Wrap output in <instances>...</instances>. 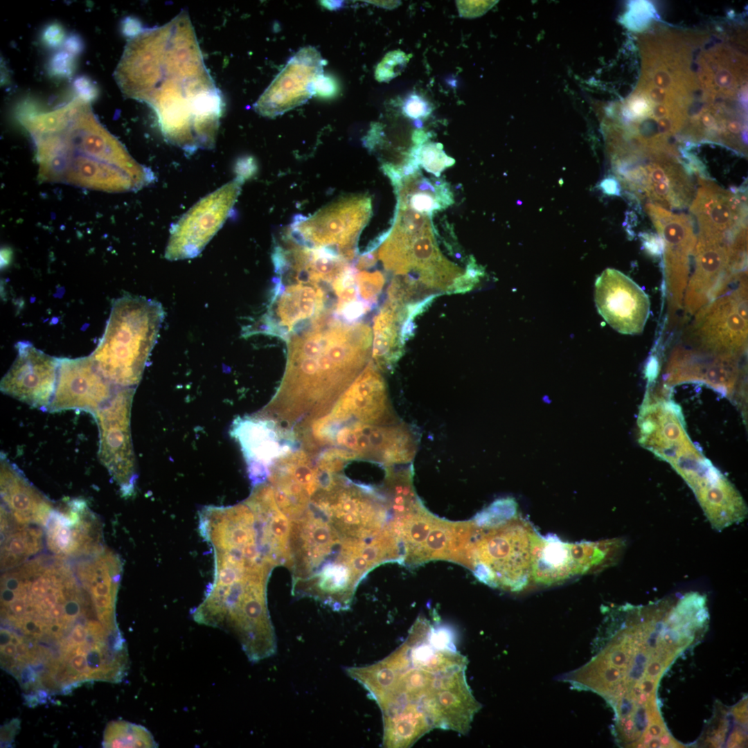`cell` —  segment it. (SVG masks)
Wrapping results in <instances>:
<instances>
[{
	"label": "cell",
	"instance_id": "9",
	"mask_svg": "<svg viewBox=\"0 0 748 748\" xmlns=\"http://www.w3.org/2000/svg\"><path fill=\"white\" fill-rule=\"evenodd\" d=\"M747 237L736 239L698 234L694 250L695 266L683 299L687 314L700 309L724 293L745 271Z\"/></svg>",
	"mask_w": 748,
	"mask_h": 748
},
{
	"label": "cell",
	"instance_id": "49",
	"mask_svg": "<svg viewBox=\"0 0 748 748\" xmlns=\"http://www.w3.org/2000/svg\"><path fill=\"white\" fill-rule=\"evenodd\" d=\"M25 700L30 707H35L39 703L37 695H26Z\"/></svg>",
	"mask_w": 748,
	"mask_h": 748
},
{
	"label": "cell",
	"instance_id": "10",
	"mask_svg": "<svg viewBox=\"0 0 748 748\" xmlns=\"http://www.w3.org/2000/svg\"><path fill=\"white\" fill-rule=\"evenodd\" d=\"M371 199L344 197L293 224L291 237L305 247L323 249L350 260L360 232L371 217Z\"/></svg>",
	"mask_w": 748,
	"mask_h": 748
},
{
	"label": "cell",
	"instance_id": "38",
	"mask_svg": "<svg viewBox=\"0 0 748 748\" xmlns=\"http://www.w3.org/2000/svg\"><path fill=\"white\" fill-rule=\"evenodd\" d=\"M645 248L650 253L659 255L663 253V243L660 237L654 233H641Z\"/></svg>",
	"mask_w": 748,
	"mask_h": 748
},
{
	"label": "cell",
	"instance_id": "3",
	"mask_svg": "<svg viewBox=\"0 0 748 748\" xmlns=\"http://www.w3.org/2000/svg\"><path fill=\"white\" fill-rule=\"evenodd\" d=\"M328 314L290 334L280 386L258 413L299 425L327 412L366 366L373 334L363 323Z\"/></svg>",
	"mask_w": 748,
	"mask_h": 748
},
{
	"label": "cell",
	"instance_id": "12",
	"mask_svg": "<svg viewBox=\"0 0 748 748\" xmlns=\"http://www.w3.org/2000/svg\"><path fill=\"white\" fill-rule=\"evenodd\" d=\"M232 181L207 195L190 208L172 226L165 251L170 260L197 256L229 217L241 186L249 175L243 170Z\"/></svg>",
	"mask_w": 748,
	"mask_h": 748
},
{
	"label": "cell",
	"instance_id": "34",
	"mask_svg": "<svg viewBox=\"0 0 748 748\" xmlns=\"http://www.w3.org/2000/svg\"><path fill=\"white\" fill-rule=\"evenodd\" d=\"M73 87L77 96L85 102L90 103L98 96L97 86L87 76L78 77L74 80Z\"/></svg>",
	"mask_w": 748,
	"mask_h": 748
},
{
	"label": "cell",
	"instance_id": "20",
	"mask_svg": "<svg viewBox=\"0 0 748 748\" xmlns=\"http://www.w3.org/2000/svg\"><path fill=\"white\" fill-rule=\"evenodd\" d=\"M118 387L97 370L89 356L61 358L55 393L47 411L81 410L93 415Z\"/></svg>",
	"mask_w": 748,
	"mask_h": 748
},
{
	"label": "cell",
	"instance_id": "48",
	"mask_svg": "<svg viewBox=\"0 0 748 748\" xmlns=\"http://www.w3.org/2000/svg\"><path fill=\"white\" fill-rule=\"evenodd\" d=\"M17 653L20 656L25 657L28 654V648L26 644L20 642L16 645Z\"/></svg>",
	"mask_w": 748,
	"mask_h": 748
},
{
	"label": "cell",
	"instance_id": "39",
	"mask_svg": "<svg viewBox=\"0 0 748 748\" xmlns=\"http://www.w3.org/2000/svg\"><path fill=\"white\" fill-rule=\"evenodd\" d=\"M406 113L412 118H418L427 112V105L425 102L422 101L418 98H413L410 100L405 107Z\"/></svg>",
	"mask_w": 748,
	"mask_h": 748
},
{
	"label": "cell",
	"instance_id": "14",
	"mask_svg": "<svg viewBox=\"0 0 748 748\" xmlns=\"http://www.w3.org/2000/svg\"><path fill=\"white\" fill-rule=\"evenodd\" d=\"M645 211L663 243L664 276L670 321L683 307L697 236L692 218L686 214L675 213L650 203L645 204Z\"/></svg>",
	"mask_w": 748,
	"mask_h": 748
},
{
	"label": "cell",
	"instance_id": "43",
	"mask_svg": "<svg viewBox=\"0 0 748 748\" xmlns=\"http://www.w3.org/2000/svg\"><path fill=\"white\" fill-rule=\"evenodd\" d=\"M19 674V682L26 688L37 682V675L31 666L24 667Z\"/></svg>",
	"mask_w": 748,
	"mask_h": 748
},
{
	"label": "cell",
	"instance_id": "4",
	"mask_svg": "<svg viewBox=\"0 0 748 748\" xmlns=\"http://www.w3.org/2000/svg\"><path fill=\"white\" fill-rule=\"evenodd\" d=\"M19 118L35 143L42 180L107 192L138 190L153 181L77 96L50 112L23 109Z\"/></svg>",
	"mask_w": 748,
	"mask_h": 748
},
{
	"label": "cell",
	"instance_id": "23",
	"mask_svg": "<svg viewBox=\"0 0 748 748\" xmlns=\"http://www.w3.org/2000/svg\"><path fill=\"white\" fill-rule=\"evenodd\" d=\"M740 357L676 348L669 357L664 380L667 386L684 382L704 384L726 397H732L738 383Z\"/></svg>",
	"mask_w": 748,
	"mask_h": 748
},
{
	"label": "cell",
	"instance_id": "47",
	"mask_svg": "<svg viewBox=\"0 0 748 748\" xmlns=\"http://www.w3.org/2000/svg\"><path fill=\"white\" fill-rule=\"evenodd\" d=\"M1 650L6 656H8V657L16 656V653H17L16 645H15L12 643L7 644L3 648H1Z\"/></svg>",
	"mask_w": 748,
	"mask_h": 748
},
{
	"label": "cell",
	"instance_id": "19",
	"mask_svg": "<svg viewBox=\"0 0 748 748\" xmlns=\"http://www.w3.org/2000/svg\"><path fill=\"white\" fill-rule=\"evenodd\" d=\"M323 60L314 47L301 48L276 75L253 105L259 114L275 117L299 106L314 93Z\"/></svg>",
	"mask_w": 748,
	"mask_h": 748
},
{
	"label": "cell",
	"instance_id": "1",
	"mask_svg": "<svg viewBox=\"0 0 748 748\" xmlns=\"http://www.w3.org/2000/svg\"><path fill=\"white\" fill-rule=\"evenodd\" d=\"M709 621L706 602L695 591L612 608L590 661L560 679L598 694L612 707L618 745H661L670 735L657 700L660 679L681 652L702 638Z\"/></svg>",
	"mask_w": 748,
	"mask_h": 748
},
{
	"label": "cell",
	"instance_id": "31",
	"mask_svg": "<svg viewBox=\"0 0 748 748\" xmlns=\"http://www.w3.org/2000/svg\"><path fill=\"white\" fill-rule=\"evenodd\" d=\"M409 57L400 51L390 52L386 55L375 70L378 81H389L397 76L405 66Z\"/></svg>",
	"mask_w": 748,
	"mask_h": 748
},
{
	"label": "cell",
	"instance_id": "2",
	"mask_svg": "<svg viewBox=\"0 0 748 748\" xmlns=\"http://www.w3.org/2000/svg\"><path fill=\"white\" fill-rule=\"evenodd\" d=\"M114 77L126 97L153 109L170 143L186 151L213 147L224 102L186 10L130 38Z\"/></svg>",
	"mask_w": 748,
	"mask_h": 748
},
{
	"label": "cell",
	"instance_id": "17",
	"mask_svg": "<svg viewBox=\"0 0 748 748\" xmlns=\"http://www.w3.org/2000/svg\"><path fill=\"white\" fill-rule=\"evenodd\" d=\"M595 303L604 320L624 335L642 333L650 313L648 294L630 277L612 268L595 282Z\"/></svg>",
	"mask_w": 748,
	"mask_h": 748
},
{
	"label": "cell",
	"instance_id": "42",
	"mask_svg": "<svg viewBox=\"0 0 748 748\" xmlns=\"http://www.w3.org/2000/svg\"><path fill=\"white\" fill-rule=\"evenodd\" d=\"M143 28L141 23L132 17L125 19L122 24V30L124 35L130 38L139 34Z\"/></svg>",
	"mask_w": 748,
	"mask_h": 748
},
{
	"label": "cell",
	"instance_id": "21",
	"mask_svg": "<svg viewBox=\"0 0 748 748\" xmlns=\"http://www.w3.org/2000/svg\"><path fill=\"white\" fill-rule=\"evenodd\" d=\"M698 187L690 205L698 233L735 238L747 231L745 188L725 190L713 181L698 177Z\"/></svg>",
	"mask_w": 748,
	"mask_h": 748
},
{
	"label": "cell",
	"instance_id": "33",
	"mask_svg": "<svg viewBox=\"0 0 748 748\" xmlns=\"http://www.w3.org/2000/svg\"><path fill=\"white\" fill-rule=\"evenodd\" d=\"M483 271L478 268L474 261L467 265L466 271L458 277L447 292L458 293L470 290L479 282Z\"/></svg>",
	"mask_w": 748,
	"mask_h": 748
},
{
	"label": "cell",
	"instance_id": "41",
	"mask_svg": "<svg viewBox=\"0 0 748 748\" xmlns=\"http://www.w3.org/2000/svg\"><path fill=\"white\" fill-rule=\"evenodd\" d=\"M64 46L66 51L73 56L79 55L84 48L80 37L75 34L71 35L65 39Z\"/></svg>",
	"mask_w": 748,
	"mask_h": 748
},
{
	"label": "cell",
	"instance_id": "7",
	"mask_svg": "<svg viewBox=\"0 0 748 748\" xmlns=\"http://www.w3.org/2000/svg\"><path fill=\"white\" fill-rule=\"evenodd\" d=\"M430 220L431 215L398 204L378 256L386 269L414 279L429 292H447L463 274L440 251Z\"/></svg>",
	"mask_w": 748,
	"mask_h": 748
},
{
	"label": "cell",
	"instance_id": "27",
	"mask_svg": "<svg viewBox=\"0 0 748 748\" xmlns=\"http://www.w3.org/2000/svg\"><path fill=\"white\" fill-rule=\"evenodd\" d=\"M43 526L19 525L1 521V567L7 571L17 567L39 553L43 547Z\"/></svg>",
	"mask_w": 748,
	"mask_h": 748
},
{
	"label": "cell",
	"instance_id": "11",
	"mask_svg": "<svg viewBox=\"0 0 748 748\" xmlns=\"http://www.w3.org/2000/svg\"><path fill=\"white\" fill-rule=\"evenodd\" d=\"M747 271L736 280V287L700 309L695 314L691 335L695 348L711 353L742 357L747 348L748 314Z\"/></svg>",
	"mask_w": 748,
	"mask_h": 748
},
{
	"label": "cell",
	"instance_id": "40",
	"mask_svg": "<svg viewBox=\"0 0 748 748\" xmlns=\"http://www.w3.org/2000/svg\"><path fill=\"white\" fill-rule=\"evenodd\" d=\"M19 722L18 719H13L8 724L1 727V743H8L13 740L15 735L19 729Z\"/></svg>",
	"mask_w": 748,
	"mask_h": 748
},
{
	"label": "cell",
	"instance_id": "18",
	"mask_svg": "<svg viewBox=\"0 0 748 748\" xmlns=\"http://www.w3.org/2000/svg\"><path fill=\"white\" fill-rule=\"evenodd\" d=\"M15 347L17 355L1 380V391L33 407L48 411L53 398L60 358L48 355L27 341Z\"/></svg>",
	"mask_w": 748,
	"mask_h": 748
},
{
	"label": "cell",
	"instance_id": "26",
	"mask_svg": "<svg viewBox=\"0 0 748 748\" xmlns=\"http://www.w3.org/2000/svg\"><path fill=\"white\" fill-rule=\"evenodd\" d=\"M406 305L387 300L373 324L372 361L379 370H391L402 355V328L408 320Z\"/></svg>",
	"mask_w": 748,
	"mask_h": 748
},
{
	"label": "cell",
	"instance_id": "44",
	"mask_svg": "<svg viewBox=\"0 0 748 748\" xmlns=\"http://www.w3.org/2000/svg\"><path fill=\"white\" fill-rule=\"evenodd\" d=\"M86 626L87 625L81 623H77L72 630L70 639L76 645H81L85 642V638L88 633Z\"/></svg>",
	"mask_w": 748,
	"mask_h": 748
},
{
	"label": "cell",
	"instance_id": "35",
	"mask_svg": "<svg viewBox=\"0 0 748 748\" xmlns=\"http://www.w3.org/2000/svg\"><path fill=\"white\" fill-rule=\"evenodd\" d=\"M65 33L63 27L57 23L48 25L42 33L43 42L50 48H57L64 42Z\"/></svg>",
	"mask_w": 748,
	"mask_h": 748
},
{
	"label": "cell",
	"instance_id": "46",
	"mask_svg": "<svg viewBox=\"0 0 748 748\" xmlns=\"http://www.w3.org/2000/svg\"><path fill=\"white\" fill-rule=\"evenodd\" d=\"M11 638H12V634H10V632L9 631H8V630H6L5 629H1V635H0L1 648H3L5 645L8 644L11 641Z\"/></svg>",
	"mask_w": 748,
	"mask_h": 748
},
{
	"label": "cell",
	"instance_id": "52",
	"mask_svg": "<svg viewBox=\"0 0 748 748\" xmlns=\"http://www.w3.org/2000/svg\"><path fill=\"white\" fill-rule=\"evenodd\" d=\"M10 643L14 644L15 645H17V644H19L20 643V641L19 640V639L16 636H12V635Z\"/></svg>",
	"mask_w": 748,
	"mask_h": 748
},
{
	"label": "cell",
	"instance_id": "16",
	"mask_svg": "<svg viewBox=\"0 0 748 748\" xmlns=\"http://www.w3.org/2000/svg\"><path fill=\"white\" fill-rule=\"evenodd\" d=\"M282 427L257 413L238 417L231 425V436L240 446L253 486L266 481L277 459L294 450V432Z\"/></svg>",
	"mask_w": 748,
	"mask_h": 748
},
{
	"label": "cell",
	"instance_id": "37",
	"mask_svg": "<svg viewBox=\"0 0 748 748\" xmlns=\"http://www.w3.org/2000/svg\"><path fill=\"white\" fill-rule=\"evenodd\" d=\"M337 91L335 82L329 76H325L322 73L317 79L314 84V93L321 97H330Z\"/></svg>",
	"mask_w": 748,
	"mask_h": 748
},
{
	"label": "cell",
	"instance_id": "51",
	"mask_svg": "<svg viewBox=\"0 0 748 748\" xmlns=\"http://www.w3.org/2000/svg\"><path fill=\"white\" fill-rule=\"evenodd\" d=\"M9 255H10V253L8 252V249H7V250L3 249V251L1 252V265H4L6 264H8V259H9Z\"/></svg>",
	"mask_w": 748,
	"mask_h": 748
},
{
	"label": "cell",
	"instance_id": "6",
	"mask_svg": "<svg viewBox=\"0 0 748 748\" xmlns=\"http://www.w3.org/2000/svg\"><path fill=\"white\" fill-rule=\"evenodd\" d=\"M163 317L157 301L130 295L115 300L104 333L89 355L97 370L116 386L135 387Z\"/></svg>",
	"mask_w": 748,
	"mask_h": 748
},
{
	"label": "cell",
	"instance_id": "30",
	"mask_svg": "<svg viewBox=\"0 0 748 748\" xmlns=\"http://www.w3.org/2000/svg\"><path fill=\"white\" fill-rule=\"evenodd\" d=\"M359 296L371 307L375 303L385 279L382 272L362 271L355 274Z\"/></svg>",
	"mask_w": 748,
	"mask_h": 748
},
{
	"label": "cell",
	"instance_id": "24",
	"mask_svg": "<svg viewBox=\"0 0 748 748\" xmlns=\"http://www.w3.org/2000/svg\"><path fill=\"white\" fill-rule=\"evenodd\" d=\"M47 548L61 558L90 555L101 547L96 517L81 499L54 507L45 526Z\"/></svg>",
	"mask_w": 748,
	"mask_h": 748
},
{
	"label": "cell",
	"instance_id": "22",
	"mask_svg": "<svg viewBox=\"0 0 748 748\" xmlns=\"http://www.w3.org/2000/svg\"><path fill=\"white\" fill-rule=\"evenodd\" d=\"M682 411L662 410L645 426L639 444L668 462L684 479L704 467L709 461L689 438Z\"/></svg>",
	"mask_w": 748,
	"mask_h": 748
},
{
	"label": "cell",
	"instance_id": "25",
	"mask_svg": "<svg viewBox=\"0 0 748 748\" xmlns=\"http://www.w3.org/2000/svg\"><path fill=\"white\" fill-rule=\"evenodd\" d=\"M1 515L19 525L45 528L54 505L1 455Z\"/></svg>",
	"mask_w": 748,
	"mask_h": 748
},
{
	"label": "cell",
	"instance_id": "29",
	"mask_svg": "<svg viewBox=\"0 0 748 748\" xmlns=\"http://www.w3.org/2000/svg\"><path fill=\"white\" fill-rule=\"evenodd\" d=\"M417 161L427 172L436 176H439L445 168L453 165L454 162L452 158L444 152L443 145L437 143H430L422 146L417 154Z\"/></svg>",
	"mask_w": 748,
	"mask_h": 748
},
{
	"label": "cell",
	"instance_id": "5",
	"mask_svg": "<svg viewBox=\"0 0 748 748\" xmlns=\"http://www.w3.org/2000/svg\"><path fill=\"white\" fill-rule=\"evenodd\" d=\"M380 541L350 535L323 509L308 511L292 523L290 533L294 594L347 609L358 584L375 567Z\"/></svg>",
	"mask_w": 748,
	"mask_h": 748
},
{
	"label": "cell",
	"instance_id": "36",
	"mask_svg": "<svg viewBox=\"0 0 748 748\" xmlns=\"http://www.w3.org/2000/svg\"><path fill=\"white\" fill-rule=\"evenodd\" d=\"M86 654L87 662L89 669L88 675L91 673L103 670V643L95 642ZM87 675V677H88Z\"/></svg>",
	"mask_w": 748,
	"mask_h": 748
},
{
	"label": "cell",
	"instance_id": "8",
	"mask_svg": "<svg viewBox=\"0 0 748 748\" xmlns=\"http://www.w3.org/2000/svg\"><path fill=\"white\" fill-rule=\"evenodd\" d=\"M614 172L632 196L666 209L691 205L695 188L692 172L672 150L641 147L614 164Z\"/></svg>",
	"mask_w": 748,
	"mask_h": 748
},
{
	"label": "cell",
	"instance_id": "28",
	"mask_svg": "<svg viewBox=\"0 0 748 748\" xmlns=\"http://www.w3.org/2000/svg\"><path fill=\"white\" fill-rule=\"evenodd\" d=\"M107 747H157L150 732L143 726L127 722H114L109 725Z\"/></svg>",
	"mask_w": 748,
	"mask_h": 748
},
{
	"label": "cell",
	"instance_id": "50",
	"mask_svg": "<svg viewBox=\"0 0 748 748\" xmlns=\"http://www.w3.org/2000/svg\"><path fill=\"white\" fill-rule=\"evenodd\" d=\"M37 696L38 697L39 702L40 704L46 703V697H47V692L45 690H44V689L38 690L37 691Z\"/></svg>",
	"mask_w": 748,
	"mask_h": 748
},
{
	"label": "cell",
	"instance_id": "32",
	"mask_svg": "<svg viewBox=\"0 0 748 748\" xmlns=\"http://www.w3.org/2000/svg\"><path fill=\"white\" fill-rule=\"evenodd\" d=\"M49 71L53 75L65 78L71 75L75 69V56L67 51L54 54L49 62Z\"/></svg>",
	"mask_w": 748,
	"mask_h": 748
},
{
	"label": "cell",
	"instance_id": "15",
	"mask_svg": "<svg viewBox=\"0 0 748 748\" xmlns=\"http://www.w3.org/2000/svg\"><path fill=\"white\" fill-rule=\"evenodd\" d=\"M389 403L386 384L372 360L332 407L317 418L332 431L355 422L388 423L398 420Z\"/></svg>",
	"mask_w": 748,
	"mask_h": 748
},
{
	"label": "cell",
	"instance_id": "13",
	"mask_svg": "<svg viewBox=\"0 0 748 748\" xmlns=\"http://www.w3.org/2000/svg\"><path fill=\"white\" fill-rule=\"evenodd\" d=\"M135 387H118L93 416L99 429L98 458L125 497L134 493L137 477L130 413Z\"/></svg>",
	"mask_w": 748,
	"mask_h": 748
},
{
	"label": "cell",
	"instance_id": "45",
	"mask_svg": "<svg viewBox=\"0 0 748 748\" xmlns=\"http://www.w3.org/2000/svg\"><path fill=\"white\" fill-rule=\"evenodd\" d=\"M38 682L41 686L47 690L54 691L58 688L57 681L50 675L42 677Z\"/></svg>",
	"mask_w": 748,
	"mask_h": 748
}]
</instances>
